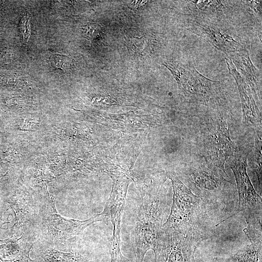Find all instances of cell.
<instances>
[{
  "label": "cell",
  "instance_id": "e0dca14e",
  "mask_svg": "<svg viewBox=\"0 0 262 262\" xmlns=\"http://www.w3.org/2000/svg\"><path fill=\"white\" fill-rule=\"evenodd\" d=\"M49 63L53 68L63 71L71 69L73 66V61L70 57L58 53L51 54Z\"/></svg>",
  "mask_w": 262,
  "mask_h": 262
},
{
  "label": "cell",
  "instance_id": "9a60e30c",
  "mask_svg": "<svg viewBox=\"0 0 262 262\" xmlns=\"http://www.w3.org/2000/svg\"><path fill=\"white\" fill-rule=\"evenodd\" d=\"M225 258L227 262H262V242H250Z\"/></svg>",
  "mask_w": 262,
  "mask_h": 262
},
{
  "label": "cell",
  "instance_id": "ac0fdd59",
  "mask_svg": "<svg viewBox=\"0 0 262 262\" xmlns=\"http://www.w3.org/2000/svg\"><path fill=\"white\" fill-rule=\"evenodd\" d=\"M82 31V34L85 38L92 40L100 34L102 28L98 23L89 22L83 26Z\"/></svg>",
  "mask_w": 262,
  "mask_h": 262
},
{
  "label": "cell",
  "instance_id": "5b68a950",
  "mask_svg": "<svg viewBox=\"0 0 262 262\" xmlns=\"http://www.w3.org/2000/svg\"><path fill=\"white\" fill-rule=\"evenodd\" d=\"M229 125L217 119L206 125L203 134V153L208 166L223 171L228 158L235 151L234 143L229 133Z\"/></svg>",
  "mask_w": 262,
  "mask_h": 262
},
{
  "label": "cell",
  "instance_id": "d6986e66",
  "mask_svg": "<svg viewBox=\"0 0 262 262\" xmlns=\"http://www.w3.org/2000/svg\"><path fill=\"white\" fill-rule=\"evenodd\" d=\"M19 29L24 41L27 42L30 34V17L28 14H25L20 20Z\"/></svg>",
  "mask_w": 262,
  "mask_h": 262
},
{
  "label": "cell",
  "instance_id": "4fadbf2b",
  "mask_svg": "<svg viewBox=\"0 0 262 262\" xmlns=\"http://www.w3.org/2000/svg\"><path fill=\"white\" fill-rule=\"evenodd\" d=\"M34 252L45 262H91L87 256L79 251L64 252L55 249L44 241L33 244Z\"/></svg>",
  "mask_w": 262,
  "mask_h": 262
},
{
  "label": "cell",
  "instance_id": "8992f818",
  "mask_svg": "<svg viewBox=\"0 0 262 262\" xmlns=\"http://www.w3.org/2000/svg\"><path fill=\"white\" fill-rule=\"evenodd\" d=\"M112 189L102 212L113 226V235L109 241L110 262H129L121 250V219L130 180L124 176L113 178Z\"/></svg>",
  "mask_w": 262,
  "mask_h": 262
},
{
  "label": "cell",
  "instance_id": "7c38bea8",
  "mask_svg": "<svg viewBox=\"0 0 262 262\" xmlns=\"http://www.w3.org/2000/svg\"><path fill=\"white\" fill-rule=\"evenodd\" d=\"M236 70L249 86L253 97L261 99L262 76L253 65L248 51L242 49L227 54Z\"/></svg>",
  "mask_w": 262,
  "mask_h": 262
},
{
  "label": "cell",
  "instance_id": "9c48e42d",
  "mask_svg": "<svg viewBox=\"0 0 262 262\" xmlns=\"http://www.w3.org/2000/svg\"><path fill=\"white\" fill-rule=\"evenodd\" d=\"M177 82L180 91L190 102L208 105L221 96V83L204 77L190 64H185Z\"/></svg>",
  "mask_w": 262,
  "mask_h": 262
},
{
  "label": "cell",
  "instance_id": "ffe728a7",
  "mask_svg": "<svg viewBox=\"0 0 262 262\" xmlns=\"http://www.w3.org/2000/svg\"><path fill=\"white\" fill-rule=\"evenodd\" d=\"M248 2L249 6L261 17L262 1L252 0Z\"/></svg>",
  "mask_w": 262,
  "mask_h": 262
},
{
  "label": "cell",
  "instance_id": "277c9868",
  "mask_svg": "<svg viewBox=\"0 0 262 262\" xmlns=\"http://www.w3.org/2000/svg\"><path fill=\"white\" fill-rule=\"evenodd\" d=\"M185 184L196 195L226 213H238L234 184L225 179L217 169L204 165L186 167L182 172Z\"/></svg>",
  "mask_w": 262,
  "mask_h": 262
},
{
  "label": "cell",
  "instance_id": "30bf717a",
  "mask_svg": "<svg viewBox=\"0 0 262 262\" xmlns=\"http://www.w3.org/2000/svg\"><path fill=\"white\" fill-rule=\"evenodd\" d=\"M34 236L24 232L20 238L0 240V262H41L30 256Z\"/></svg>",
  "mask_w": 262,
  "mask_h": 262
},
{
  "label": "cell",
  "instance_id": "3957f363",
  "mask_svg": "<svg viewBox=\"0 0 262 262\" xmlns=\"http://www.w3.org/2000/svg\"><path fill=\"white\" fill-rule=\"evenodd\" d=\"M42 199L39 201L37 218L38 234L42 241L51 246H65L72 243L86 228L99 221L108 223L109 218L102 212L84 220L67 218L57 212L55 200L47 188L43 189Z\"/></svg>",
  "mask_w": 262,
  "mask_h": 262
},
{
  "label": "cell",
  "instance_id": "6da1fadb",
  "mask_svg": "<svg viewBox=\"0 0 262 262\" xmlns=\"http://www.w3.org/2000/svg\"><path fill=\"white\" fill-rule=\"evenodd\" d=\"M166 176L173 191L170 214L163 226L171 227L197 244L213 236L216 228L228 217L221 210L194 194L174 171Z\"/></svg>",
  "mask_w": 262,
  "mask_h": 262
},
{
  "label": "cell",
  "instance_id": "7402d4cb",
  "mask_svg": "<svg viewBox=\"0 0 262 262\" xmlns=\"http://www.w3.org/2000/svg\"><path fill=\"white\" fill-rule=\"evenodd\" d=\"M207 262H227L225 259L219 257H214Z\"/></svg>",
  "mask_w": 262,
  "mask_h": 262
},
{
  "label": "cell",
  "instance_id": "ba28073f",
  "mask_svg": "<svg viewBox=\"0 0 262 262\" xmlns=\"http://www.w3.org/2000/svg\"><path fill=\"white\" fill-rule=\"evenodd\" d=\"M230 168L237 183L239 212H242L247 224L262 223V197L256 193L247 175L246 158L234 159Z\"/></svg>",
  "mask_w": 262,
  "mask_h": 262
},
{
  "label": "cell",
  "instance_id": "7a4b0ae2",
  "mask_svg": "<svg viewBox=\"0 0 262 262\" xmlns=\"http://www.w3.org/2000/svg\"><path fill=\"white\" fill-rule=\"evenodd\" d=\"M165 180L152 183L140 190L141 202L135 225L131 235L136 262H143L146 253L154 251L159 231L168 211L167 190Z\"/></svg>",
  "mask_w": 262,
  "mask_h": 262
},
{
  "label": "cell",
  "instance_id": "52a82bcc",
  "mask_svg": "<svg viewBox=\"0 0 262 262\" xmlns=\"http://www.w3.org/2000/svg\"><path fill=\"white\" fill-rule=\"evenodd\" d=\"M197 245L174 229L162 226L154 250L155 262H195Z\"/></svg>",
  "mask_w": 262,
  "mask_h": 262
},
{
  "label": "cell",
  "instance_id": "5bb4252c",
  "mask_svg": "<svg viewBox=\"0 0 262 262\" xmlns=\"http://www.w3.org/2000/svg\"><path fill=\"white\" fill-rule=\"evenodd\" d=\"M202 35L211 44L227 54L242 49V45L231 36L212 25H197Z\"/></svg>",
  "mask_w": 262,
  "mask_h": 262
},
{
  "label": "cell",
  "instance_id": "44dd1931",
  "mask_svg": "<svg viewBox=\"0 0 262 262\" xmlns=\"http://www.w3.org/2000/svg\"><path fill=\"white\" fill-rule=\"evenodd\" d=\"M147 1L146 0H134L130 3V5L131 8H136L142 6L144 4L146 3Z\"/></svg>",
  "mask_w": 262,
  "mask_h": 262
},
{
  "label": "cell",
  "instance_id": "8fae6325",
  "mask_svg": "<svg viewBox=\"0 0 262 262\" xmlns=\"http://www.w3.org/2000/svg\"><path fill=\"white\" fill-rule=\"evenodd\" d=\"M226 59L229 72L235 79L238 87L245 123L255 127L261 125V112L256 104L249 86L236 70L231 60L228 57Z\"/></svg>",
  "mask_w": 262,
  "mask_h": 262
},
{
  "label": "cell",
  "instance_id": "2e32d148",
  "mask_svg": "<svg viewBox=\"0 0 262 262\" xmlns=\"http://www.w3.org/2000/svg\"><path fill=\"white\" fill-rule=\"evenodd\" d=\"M254 138V152L252 165L258 177L259 191L262 193V125L255 127Z\"/></svg>",
  "mask_w": 262,
  "mask_h": 262
}]
</instances>
